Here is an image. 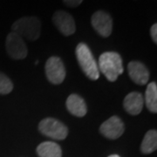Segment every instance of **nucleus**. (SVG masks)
Masks as SVG:
<instances>
[{"label": "nucleus", "instance_id": "9", "mask_svg": "<svg viewBox=\"0 0 157 157\" xmlns=\"http://www.w3.org/2000/svg\"><path fill=\"white\" fill-rule=\"evenodd\" d=\"M52 21L57 29L65 36L75 33L76 25L72 15L64 11H57L52 16Z\"/></svg>", "mask_w": 157, "mask_h": 157}, {"label": "nucleus", "instance_id": "16", "mask_svg": "<svg viewBox=\"0 0 157 157\" xmlns=\"http://www.w3.org/2000/svg\"><path fill=\"white\" fill-rule=\"evenodd\" d=\"M13 89V83L9 77L0 72V94H8Z\"/></svg>", "mask_w": 157, "mask_h": 157}, {"label": "nucleus", "instance_id": "11", "mask_svg": "<svg viewBox=\"0 0 157 157\" xmlns=\"http://www.w3.org/2000/svg\"><path fill=\"white\" fill-rule=\"evenodd\" d=\"M144 99L140 93L132 92L125 97L123 107L125 110L131 115H138L143 108Z\"/></svg>", "mask_w": 157, "mask_h": 157}, {"label": "nucleus", "instance_id": "10", "mask_svg": "<svg viewBox=\"0 0 157 157\" xmlns=\"http://www.w3.org/2000/svg\"><path fill=\"white\" fill-rule=\"evenodd\" d=\"M128 74L131 79L137 85H146L149 78V72L147 67L140 61H131L128 65Z\"/></svg>", "mask_w": 157, "mask_h": 157}, {"label": "nucleus", "instance_id": "5", "mask_svg": "<svg viewBox=\"0 0 157 157\" xmlns=\"http://www.w3.org/2000/svg\"><path fill=\"white\" fill-rule=\"evenodd\" d=\"M6 48L8 55L13 59H23L26 58L28 50L24 39L15 33L8 34L6 41Z\"/></svg>", "mask_w": 157, "mask_h": 157}, {"label": "nucleus", "instance_id": "3", "mask_svg": "<svg viewBox=\"0 0 157 157\" xmlns=\"http://www.w3.org/2000/svg\"><path fill=\"white\" fill-rule=\"evenodd\" d=\"M11 30L22 39L35 41L41 34V22L37 17H23L13 23Z\"/></svg>", "mask_w": 157, "mask_h": 157}, {"label": "nucleus", "instance_id": "12", "mask_svg": "<svg viewBox=\"0 0 157 157\" xmlns=\"http://www.w3.org/2000/svg\"><path fill=\"white\" fill-rule=\"evenodd\" d=\"M67 108L69 112L76 117H84L87 112L85 101L78 94H71L67 98Z\"/></svg>", "mask_w": 157, "mask_h": 157}, {"label": "nucleus", "instance_id": "15", "mask_svg": "<svg viewBox=\"0 0 157 157\" xmlns=\"http://www.w3.org/2000/svg\"><path fill=\"white\" fill-rule=\"evenodd\" d=\"M145 103L147 108L150 112L157 113V85L155 82H151L147 85L145 93Z\"/></svg>", "mask_w": 157, "mask_h": 157}, {"label": "nucleus", "instance_id": "17", "mask_svg": "<svg viewBox=\"0 0 157 157\" xmlns=\"http://www.w3.org/2000/svg\"><path fill=\"white\" fill-rule=\"evenodd\" d=\"M65 6H68V7H77L80 4H82L81 0H65L63 1Z\"/></svg>", "mask_w": 157, "mask_h": 157}, {"label": "nucleus", "instance_id": "7", "mask_svg": "<svg viewBox=\"0 0 157 157\" xmlns=\"http://www.w3.org/2000/svg\"><path fill=\"white\" fill-rule=\"evenodd\" d=\"M93 27L101 36L109 37L113 31V20L111 16L104 11H97L91 18Z\"/></svg>", "mask_w": 157, "mask_h": 157}, {"label": "nucleus", "instance_id": "1", "mask_svg": "<svg viewBox=\"0 0 157 157\" xmlns=\"http://www.w3.org/2000/svg\"><path fill=\"white\" fill-rule=\"evenodd\" d=\"M99 71L111 82H114L123 73V62L121 55L115 52H103L99 58Z\"/></svg>", "mask_w": 157, "mask_h": 157}, {"label": "nucleus", "instance_id": "14", "mask_svg": "<svg viewBox=\"0 0 157 157\" xmlns=\"http://www.w3.org/2000/svg\"><path fill=\"white\" fill-rule=\"evenodd\" d=\"M157 148V132L155 129L147 131L144 136L141 145L140 151L142 154L148 155L155 152Z\"/></svg>", "mask_w": 157, "mask_h": 157}, {"label": "nucleus", "instance_id": "2", "mask_svg": "<svg viewBox=\"0 0 157 157\" xmlns=\"http://www.w3.org/2000/svg\"><path fill=\"white\" fill-rule=\"evenodd\" d=\"M75 54L79 67L87 78L91 80H97L100 78L98 64L88 45L85 43H79L75 49Z\"/></svg>", "mask_w": 157, "mask_h": 157}, {"label": "nucleus", "instance_id": "6", "mask_svg": "<svg viewBox=\"0 0 157 157\" xmlns=\"http://www.w3.org/2000/svg\"><path fill=\"white\" fill-rule=\"evenodd\" d=\"M45 74L51 83L61 84L66 78V69L60 58L52 56L47 59L45 63Z\"/></svg>", "mask_w": 157, "mask_h": 157}, {"label": "nucleus", "instance_id": "19", "mask_svg": "<svg viewBox=\"0 0 157 157\" xmlns=\"http://www.w3.org/2000/svg\"><path fill=\"white\" fill-rule=\"evenodd\" d=\"M108 157H120L118 155H109Z\"/></svg>", "mask_w": 157, "mask_h": 157}, {"label": "nucleus", "instance_id": "18", "mask_svg": "<svg viewBox=\"0 0 157 157\" xmlns=\"http://www.w3.org/2000/svg\"><path fill=\"white\" fill-rule=\"evenodd\" d=\"M150 35L153 41L156 44L157 43V24H154L150 29Z\"/></svg>", "mask_w": 157, "mask_h": 157}, {"label": "nucleus", "instance_id": "8", "mask_svg": "<svg viewBox=\"0 0 157 157\" xmlns=\"http://www.w3.org/2000/svg\"><path fill=\"white\" fill-rule=\"evenodd\" d=\"M125 126L123 121L118 116H112L101 124L100 132L107 139L115 140L123 135Z\"/></svg>", "mask_w": 157, "mask_h": 157}, {"label": "nucleus", "instance_id": "13", "mask_svg": "<svg viewBox=\"0 0 157 157\" xmlns=\"http://www.w3.org/2000/svg\"><path fill=\"white\" fill-rule=\"evenodd\" d=\"M37 154L39 157H62L60 146L52 141H45L37 147Z\"/></svg>", "mask_w": 157, "mask_h": 157}, {"label": "nucleus", "instance_id": "4", "mask_svg": "<svg viewBox=\"0 0 157 157\" xmlns=\"http://www.w3.org/2000/svg\"><path fill=\"white\" fill-rule=\"evenodd\" d=\"M40 133L54 140H65L68 135V128L65 124L53 118H45L39 125Z\"/></svg>", "mask_w": 157, "mask_h": 157}]
</instances>
